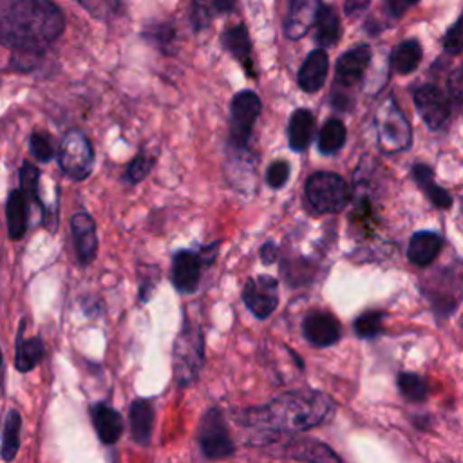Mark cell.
<instances>
[{
    "label": "cell",
    "mask_w": 463,
    "mask_h": 463,
    "mask_svg": "<svg viewBox=\"0 0 463 463\" xmlns=\"http://www.w3.org/2000/svg\"><path fill=\"white\" fill-rule=\"evenodd\" d=\"M89 14H92L98 20H109L112 18L119 9V0H78Z\"/></svg>",
    "instance_id": "cell-34"
},
{
    "label": "cell",
    "mask_w": 463,
    "mask_h": 463,
    "mask_svg": "<svg viewBox=\"0 0 463 463\" xmlns=\"http://www.w3.org/2000/svg\"><path fill=\"white\" fill-rule=\"evenodd\" d=\"M315 130V118L307 109H297L288 125V137H289V146L297 152L307 148Z\"/></svg>",
    "instance_id": "cell-22"
},
{
    "label": "cell",
    "mask_w": 463,
    "mask_h": 463,
    "mask_svg": "<svg viewBox=\"0 0 463 463\" xmlns=\"http://www.w3.org/2000/svg\"><path fill=\"white\" fill-rule=\"evenodd\" d=\"M29 145H31L33 156L38 161H49V159L54 157V145H52V139L47 134L33 132L31 139H29Z\"/></svg>",
    "instance_id": "cell-35"
},
{
    "label": "cell",
    "mask_w": 463,
    "mask_h": 463,
    "mask_svg": "<svg viewBox=\"0 0 463 463\" xmlns=\"http://www.w3.org/2000/svg\"><path fill=\"white\" fill-rule=\"evenodd\" d=\"M210 248L204 250V253L195 251H177L172 260V282L177 291L181 293H194L199 286L201 279V268L204 262H210V257L206 255Z\"/></svg>",
    "instance_id": "cell-10"
},
{
    "label": "cell",
    "mask_w": 463,
    "mask_h": 463,
    "mask_svg": "<svg viewBox=\"0 0 463 463\" xmlns=\"http://www.w3.org/2000/svg\"><path fill=\"white\" fill-rule=\"evenodd\" d=\"M421 60V45L416 40H405L398 43L391 54V67L398 74L412 72Z\"/></svg>",
    "instance_id": "cell-24"
},
{
    "label": "cell",
    "mask_w": 463,
    "mask_h": 463,
    "mask_svg": "<svg viewBox=\"0 0 463 463\" xmlns=\"http://www.w3.org/2000/svg\"><path fill=\"white\" fill-rule=\"evenodd\" d=\"M152 168V161L146 157V156H137L132 159V163L127 166V172H125V179L132 184L139 183L141 179H145L148 175Z\"/></svg>",
    "instance_id": "cell-36"
},
{
    "label": "cell",
    "mask_w": 463,
    "mask_h": 463,
    "mask_svg": "<svg viewBox=\"0 0 463 463\" xmlns=\"http://www.w3.org/2000/svg\"><path fill=\"white\" fill-rule=\"evenodd\" d=\"M387 2V7L391 11L392 16H400L403 14L409 7H412L418 0H385Z\"/></svg>",
    "instance_id": "cell-39"
},
{
    "label": "cell",
    "mask_w": 463,
    "mask_h": 463,
    "mask_svg": "<svg viewBox=\"0 0 463 463\" xmlns=\"http://www.w3.org/2000/svg\"><path fill=\"white\" fill-rule=\"evenodd\" d=\"M71 228H72L78 260L81 264L92 262L98 251V233H96L94 219L85 212H78L71 219Z\"/></svg>",
    "instance_id": "cell-14"
},
{
    "label": "cell",
    "mask_w": 463,
    "mask_h": 463,
    "mask_svg": "<svg viewBox=\"0 0 463 463\" xmlns=\"http://www.w3.org/2000/svg\"><path fill=\"white\" fill-rule=\"evenodd\" d=\"M302 333L311 345L329 347L340 338V324L331 313L311 311L302 322Z\"/></svg>",
    "instance_id": "cell-12"
},
{
    "label": "cell",
    "mask_w": 463,
    "mask_h": 463,
    "mask_svg": "<svg viewBox=\"0 0 463 463\" xmlns=\"http://www.w3.org/2000/svg\"><path fill=\"white\" fill-rule=\"evenodd\" d=\"M0 367H2V351H0Z\"/></svg>",
    "instance_id": "cell-43"
},
{
    "label": "cell",
    "mask_w": 463,
    "mask_h": 463,
    "mask_svg": "<svg viewBox=\"0 0 463 463\" xmlns=\"http://www.w3.org/2000/svg\"><path fill=\"white\" fill-rule=\"evenodd\" d=\"M315 24H317L315 40L318 42V45L320 47L335 45L340 36V22H338V14L333 9V5L320 7Z\"/></svg>",
    "instance_id": "cell-26"
},
{
    "label": "cell",
    "mask_w": 463,
    "mask_h": 463,
    "mask_svg": "<svg viewBox=\"0 0 463 463\" xmlns=\"http://www.w3.org/2000/svg\"><path fill=\"white\" fill-rule=\"evenodd\" d=\"M345 143V127L340 119L331 118L327 119L318 134V150L322 154H335Z\"/></svg>",
    "instance_id": "cell-28"
},
{
    "label": "cell",
    "mask_w": 463,
    "mask_h": 463,
    "mask_svg": "<svg viewBox=\"0 0 463 463\" xmlns=\"http://www.w3.org/2000/svg\"><path fill=\"white\" fill-rule=\"evenodd\" d=\"M237 5V0H212V7L217 13H232Z\"/></svg>",
    "instance_id": "cell-42"
},
{
    "label": "cell",
    "mask_w": 463,
    "mask_h": 463,
    "mask_svg": "<svg viewBox=\"0 0 463 463\" xmlns=\"http://www.w3.org/2000/svg\"><path fill=\"white\" fill-rule=\"evenodd\" d=\"M259 114L260 99L253 90H241L233 96L230 110V139L237 148H246Z\"/></svg>",
    "instance_id": "cell-7"
},
{
    "label": "cell",
    "mask_w": 463,
    "mask_h": 463,
    "mask_svg": "<svg viewBox=\"0 0 463 463\" xmlns=\"http://www.w3.org/2000/svg\"><path fill=\"white\" fill-rule=\"evenodd\" d=\"M309 204L322 213H335L347 206L351 190L342 175L335 172H317L306 183Z\"/></svg>",
    "instance_id": "cell-4"
},
{
    "label": "cell",
    "mask_w": 463,
    "mask_h": 463,
    "mask_svg": "<svg viewBox=\"0 0 463 463\" xmlns=\"http://www.w3.org/2000/svg\"><path fill=\"white\" fill-rule=\"evenodd\" d=\"M335 409L333 400L315 389L288 391L260 407L242 411L241 423L260 429V434H269V445L273 434L280 432H304L324 423Z\"/></svg>",
    "instance_id": "cell-2"
},
{
    "label": "cell",
    "mask_w": 463,
    "mask_h": 463,
    "mask_svg": "<svg viewBox=\"0 0 463 463\" xmlns=\"http://www.w3.org/2000/svg\"><path fill=\"white\" fill-rule=\"evenodd\" d=\"M277 257V248L273 242H266L262 248H260V259L264 264H271Z\"/></svg>",
    "instance_id": "cell-41"
},
{
    "label": "cell",
    "mask_w": 463,
    "mask_h": 463,
    "mask_svg": "<svg viewBox=\"0 0 463 463\" xmlns=\"http://www.w3.org/2000/svg\"><path fill=\"white\" fill-rule=\"evenodd\" d=\"M130 429L132 438L139 445H148L154 429V405L150 400L137 398L130 405Z\"/></svg>",
    "instance_id": "cell-20"
},
{
    "label": "cell",
    "mask_w": 463,
    "mask_h": 463,
    "mask_svg": "<svg viewBox=\"0 0 463 463\" xmlns=\"http://www.w3.org/2000/svg\"><path fill=\"white\" fill-rule=\"evenodd\" d=\"M382 322H383V313L373 309L358 315L353 327L360 338H373L382 333Z\"/></svg>",
    "instance_id": "cell-31"
},
{
    "label": "cell",
    "mask_w": 463,
    "mask_h": 463,
    "mask_svg": "<svg viewBox=\"0 0 463 463\" xmlns=\"http://www.w3.org/2000/svg\"><path fill=\"white\" fill-rule=\"evenodd\" d=\"M414 105L429 128H439L450 116L445 94L436 85H421L414 90Z\"/></svg>",
    "instance_id": "cell-11"
},
{
    "label": "cell",
    "mask_w": 463,
    "mask_h": 463,
    "mask_svg": "<svg viewBox=\"0 0 463 463\" xmlns=\"http://www.w3.org/2000/svg\"><path fill=\"white\" fill-rule=\"evenodd\" d=\"M441 250V237L434 232H416L407 246V259L416 266H429Z\"/></svg>",
    "instance_id": "cell-19"
},
{
    "label": "cell",
    "mask_w": 463,
    "mask_h": 463,
    "mask_svg": "<svg viewBox=\"0 0 463 463\" xmlns=\"http://www.w3.org/2000/svg\"><path fill=\"white\" fill-rule=\"evenodd\" d=\"M197 443L203 454L210 459H224L233 454L235 447L219 409H210L201 418L197 427Z\"/></svg>",
    "instance_id": "cell-6"
},
{
    "label": "cell",
    "mask_w": 463,
    "mask_h": 463,
    "mask_svg": "<svg viewBox=\"0 0 463 463\" xmlns=\"http://www.w3.org/2000/svg\"><path fill=\"white\" fill-rule=\"evenodd\" d=\"M20 427H22V418L18 411H9L5 427H4V438H2V459L4 461H13L18 449H20Z\"/></svg>",
    "instance_id": "cell-29"
},
{
    "label": "cell",
    "mask_w": 463,
    "mask_h": 463,
    "mask_svg": "<svg viewBox=\"0 0 463 463\" xmlns=\"http://www.w3.org/2000/svg\"><path fill=\"white\" fill-rule=\"evenodd\" d=\"M42 358H43V342L38 336H33L27 340L18 338L14 365L20 373H27L34 369Z\"/></svg>",
    "instance_id": "cell-27"
},
{
    "label": "cell",
    "mask_w": 463,
    "mask_h": 463,
    "mask_svg": "<svg viewBox=\"0 0 463 463\" xmlns=\"http://www.w3.org/2000/svg\"><path fill=\"white\" fill-rule=\"evenodd\" d=\"M329 60L324 49L311 51L298 69V87L306 92H317L322 89L327 78Z\"/></svg>",
    "instance_id": "cell-17"
},
{
    "label": "cell",
    "mask_w": 463,
    "mask_h": 463,
    "mask_svg": "<svg viewBox=\"0 0 463 463\" xmlns=\"http://www.w3.org/2000/svg\"><path fill=\"white\" fill-rule=\"evenodd\" d=\"M289 177V165L286 161H273L266 172V183L271 188H280Z\"/></svg>",
    "instance_id": "cell-37"
},
{
    "label": "cell",
    "mask_w": 463,
    "mask_h": 463,
    "mask_svg": "<svg viewBox=\"0 0 463 463\" xmlns=\"http://www.w3.org/2000/svg\"><path fill=\"white\" fill-rule=\"evenodd\" d=\"M369 2H371V0H345V2H344L345 13H347L349 16L358 14V13H362V11L369 5Z\"/></svg>",
    "instance_id": "cell-40"
},
{
    "label": "cell",
    "mask_w": 463,
    "mask_h": 463,
    "mask_svg": "<svg viewBox=\"0 0 463 463\" xmlns=\"http://www.w3.org/2000/svg\"><path fill=\"white\" fill-rule=\"evenodd\" d=\"M222 45L226 47V51L242 63V67L253 74L251 71V40L248 34V29L244 25H233L230 29H226L221 36Z\"/></svg>",
    "instance_id": "cell-21"
},
{
    "label": "cell",
    "mask_w": 463,
    "mask_h": 463,
    "mask_svg": "<svg viewBox=\"0 0 463 463\" xmlns=\"http://www.w3.org/2000/svg\"><path fill=\"white\" fill-rule=\"evenodd\" d=\"M284 454L302 463H342L336 452L313 438H293L282 447Z\"/></svg>",
    "instance_id": "cell-13"
},
{
    "label": "cell",
    "mask_w": 463,
    "mask_h": 463,
    "mask_svg": "<svg viewBox=\"0 0 463 463\" xmlns=\"http://www.w3.org/2000/svg\"><path fill=\"white\" fill-rule=\"evenodd\" d=\"M376 127L380 145L389 152H398L409 146L411 141V128L400 109L392 99H387L378 114H376Z\"/></svg>",
    "instance_id": "cell-8"
},
{
    "label": "cell",
    "mask_w": 463,
    "mask_h": 463,
    "mask_svg": "<svg viewBox=\"0 0 463 463\" xmlns=\"http://www.w3.org/2000/svg\"><path fill=\"white\" fill-rule=\"evenodd\" d=\"M396 383H398L400 394L411 403H420L427 398V391H429L427 383L416 373H400Z\"/></svg>",
    "instance_id": "cell-30"
},
{
    "label": "cell",
    "mask_w": 463,
    "mask_h": 463,
    "mask_svg": "<svg viewBox=\"0 0 463 463\" xmlns=\"http://www.w3.org/2000/svg\"><path fill=\"white\" fill-rule=\"evenodd\" d=\"M461 212H463V201H461Z\"/></svg>",
    "instance_id": "cell-44"
},
{
    "label": "cell",
    "mask_w": 463,
    "mask_h": 463,
    "mask_svg": "<svg viewBox=\"0 0 463 463\" xmlns=\"http://www.w3.org/2000/svg\"><path fill=\"white\" fill-rule=\"evenodd\" d=\"M371 61V49L367 45L353 47L344 52L335 65V78L340 85H354L362 80L367 65Z\"/></svg>",
    "instance_id": "cell-16"
},
{
    "label": "cell",
    "mask_w": 463,
    "mask_h": 463,
    "mask_svg": "<svg viewBox=\"0 0 463 463\" xmlns=\"http://www.w3.org/2000/svg\"><path fill=\"white\" fill-rule=\"evenodd\" d=\"M145 38H148L154 45H157L163 52H170L172 49V43L175 40V33L172 29L170 24H156V25H150L146 31H145Z\"/></svg>",
    "instance_id": "cell-32"
},
{
    "label": "cell",
    "mask_w": 463,
    "mask_h": 463,
    "mask_svg": "<svg viewBox=\"0 0 463 463\" xmlns=\"http://www.w3.org/2000/svg\"><path fill=\"white\" fill-rule=\"evenodd\" d=\"M320 0H291L284 24V33L291 40L302 38L317 22Z\"/></svg>",
    "instance_id": "cell-15"
},
{
    "label": "cell",
    "mask_w": 463,
    "mask_h": 463,
    "mask_svg": "<svg viewBox=\"0 0 463 463\" xmlns=\"http://www.w3.org/2000/svg\"><path fill=\"white\" fill-rule=\"evenodd\" d=\"M60 168L74 181H83L90 175L94 165V150L81 130H69L58 148Z\"/></svg>",
    "instance_id": "cell-5"
},
{
    "label": "cell",
    "mask_w": 463,
    "mask_h": 463,
    "mask_svg": "<svg viewBox=\"0 0 463 463\" xmlns=\"http://www.w3.org/2000/svg\"><path fill=\"white\" fill-rule=\"evenodd\" d=\"M92 425L99 439L107 445L116 443L123 434V418L121 414L107 403H96L90 409Z\"/></svg>",
    "instance_id": "cell-18"
},
{
    "label": "cell",
    "mask_w": 463,
    "mask_h": 463,
    "mask_svg": "<svg viewBox=\"0 0 463 463\" xmlns=\"http://www.w3.org/2000/svg\"><path fill=\"white\" fill-rule=\"evenodd\" d=\"M443 47L450 52L463 51V16L443 36Z\"/></svg>",
    "instance_id": "cell-38"
},
{
    "label": "cell",
    "mask_w": 463,
    "mask_h": 463,
    "mask_svg": "<svg viewBox=\"0 0 463 463\" xmlns=\"http://www.w3.org/2000/svg\"><path fill=\"white\" fill-rule=\"evenodd\" d=\"M204 358V338L197 322L184 320L174 344V376L179 387L197 380Z\"/></svg>",
    "instance_id": "cell-3"
},
{
    "label": "cell",
    "mask_w": 463,
    "mask_h": 463,
    "mask_svg": "<svg viewBox=\"0 0 463 463\" xmlns=\"http://www.w3.org/2000/svg\"><path fill=\"white\" fill-rule=\"evenodd\" d=\"M242 300L257 318H268L279 304V284L269 275L250 279L242 289Z\"/></svg>",
    "instance_id": "cell-9"
},
{
    "label": "cell",
    "mask_w": 463,
    "mask_h": 463,
    "mask_svg": "<svg viewBox=\"0 0 463 463\" xmlns=\"http://www.w3.org/2000/svg\"><path fill=\"white\" fill-rule=\"evenodd\" d=\"M38 177H40L38 168L33 163L24 161V165L20 168V184H22V194L25 195V199L38 201Z\"/></svg>",
    "instance_id": "cell-33"
},
{
    "label": "cell",
    "mask_w": 463,
    "mask_h": 463,
    "mask_svg": "<svg viewBox=\"0 0 463 463\" xmlns=\"http://www.w3.org/2000/svg\"><path fill=\"white\" fill-rule=\"evenodd\" d=\"M63 27V13L52 0H0V43L14 52L42 54Z\"/></svg>",
    "instance_id": "cell-1"
},
{
    "label": "cell",
    "mask_w": 463,
    "mask_h": 463,
    "mask_svg": "<svg viewBox=\"0 0 463 463\" xmlns=\"http://www.w3.org/2000/svg\"><path fill=\"white\" fill-rule=\"evenodd\" d=\"M412 175H414L418 186L425 192V195L429 197V201L432 204H436L438 208H449L450 206L452 199H450L449 192L434 183V174H432V170L429 166L414 165Z\"/></svg>",
    "instance_id": "cell-25"
},
{
    "label": "cell",
    "mask_w": 463,
    "mask_h": 463,
    "mask_svg": "<svg viewBox=\"0 0 463 463\" xmlns=\"http://www.w3.org/2000/svg\"><path fill=\"white\" fill-rule=\"evenodd\" d=\"M5 219L9 237L18 241L27 230V204L22 190H13L5 203Z\"/></svg>",
    "instance_id": "cell-23"
}]
</instances>
